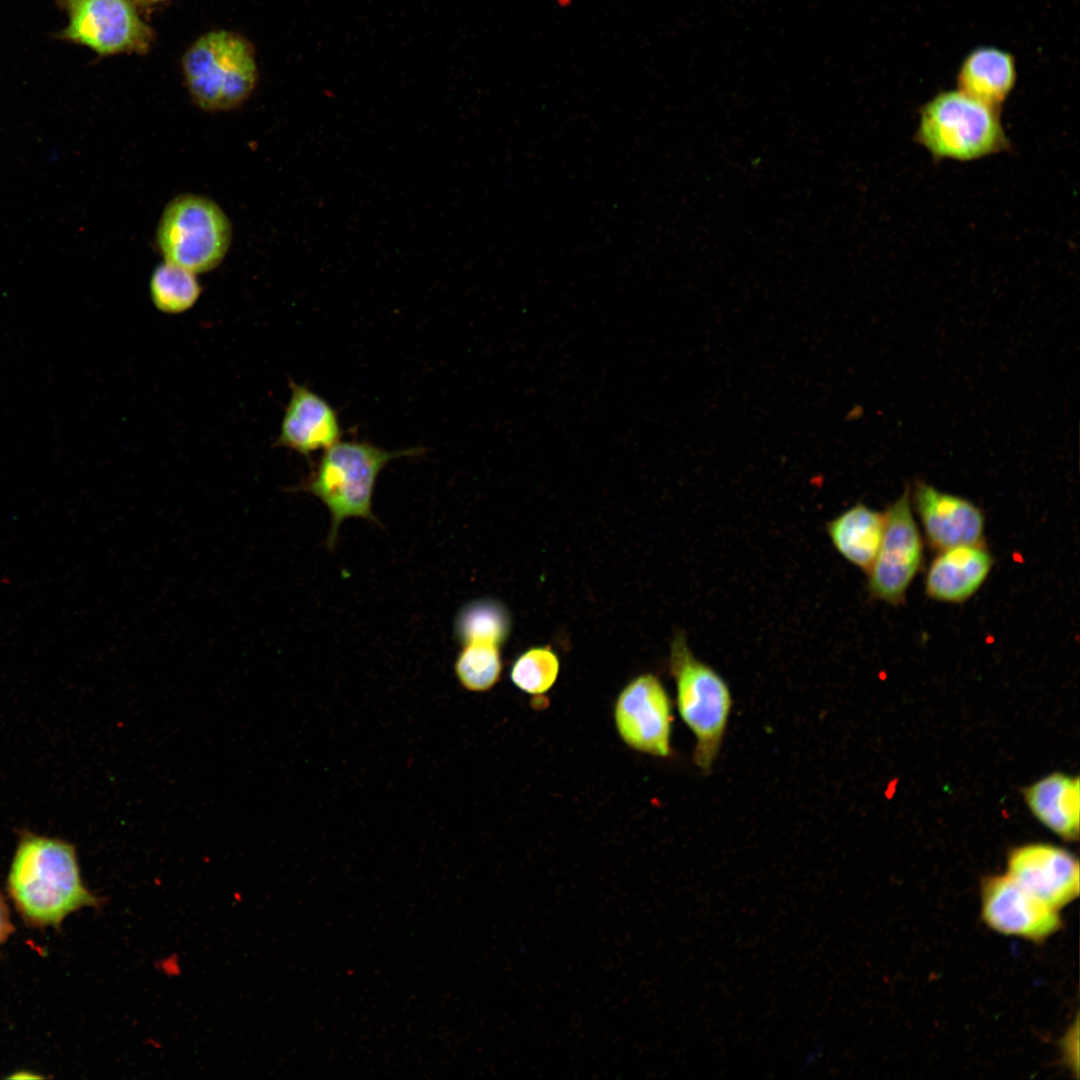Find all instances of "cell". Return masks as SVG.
Listing matches in <instances>:
<instances>
[{
	"instance_id": "obj_2",
	"label": "cell",
	"mask_w": 1080,
	"mask_h": 1080,
	"mask_svg": "<svg viewBox=\"0 0 1080 1080\" xmlns=\"http://www.w3.org/2000/svg\"><path fill=\"white\" fill-rule=\"evenodd\" d=\"M419 449L387 451L368 442L338 441L327 448L298 490L317 497L331 516L327 547L337 541L340 524L350 517L378 523L372 512L377 477L391 460L415 455Z\"/></svg>"
},
{
	"instance_id": "obj_6",
	"label": "cell",
	"mask_w": 1080,
	"mask_h": 1080,
	"mask_svg": "<svg viewBox=\"0 0 1080 1080\" xmlns=\"http://www.w3.org/2000/svg\"><path fill=\"white\" fill-rule=\"evenodd\" d=\"M231 240V222L222 208L212 199L192 193L180 194L166 205L156 231L164 261L194 274L216 268Z\"/></svg>"
},
{
	"instance_id": "obj_3",
	"label": "cell",
	"mask_w": 1080,
	"mask_h": 1080,
	"mask_svg": "<svg viewBox=\"0 0 1080 1080\" xmlns=\"http://www.w3.org/2000/svg\"><path fill=\"white\" fill-rule=\"evenodd\" d=\"M914 139L936 161H973L1010 149L1000 108L959 89L942 91L920 108Z\"/></svg>"
},
{
	"instance_id": "obj_5",
	"label": "cell",
	"mask_w": 1080,
	"mask_h": 1080,
	"mask_svg": "<svg viewBox=\"0 0 1080 1080\" xmlns=\"http://www.w3.org/2000/svg\"><path fill=\"white\" fill-rule=\"evenodd\" d=\"M185 85L193 102L207 111H227L253 92L258 70L252 43L229 30L198 38L182 60Z\"/></svg>"
},
{
	"instance_id": "obj_21",
	"label": "cell",
	"mask_w": 1080,
	"mask_h": 1080,
	"mask_svg": "<svg viewBox=\"0 0 1080 1080\" xmlns=\"http://www.w3.org/2000/svg\"><path fill=\"white\" fill-rule=\"evenodd\" d=\"M559 668V658L551 647H532L515 660L510 677L523 692L542 695L556 682Z\"/></svg>"
},
{
	"instance_id": "obj_15",
	"label": "cell",
	"mask_w": 1080,
	"mask_h": 1080,
	"mask_svg": "<svg viewBox=\"0 0 1080 1080\" xmlns=\"http://www.w3.org/2000/svg\"><path fill=\"white\" fill-rule=\"evenodd\" d=\"M1016 79L1013 55L1003 49L983 46L965 57L958 72L957 85L962 92L1000 108L1012 92Z\"/></svg>"
},
{
	"instance_id": "obj_20",
	"label": "cell",
	"mask_w": 1080,
	"mask_h": 1080,
	"mask_svg": "<svg viewBox=\"0 0 1080 1080\" xmlns=\"http://www.w3.org/2000/svg\"><path fill=\"white\" fill-rule=\"evenodd\" d=\"M499 647L488 643L463 645L455 663V672L464 688L484 692L497 683L502 670Z\"/></svg>"
},
{
	"instance_id": "obj_8",
	"label": "cell",
	"mask_w": 1080,
	"mask_h": 1080,
	"mask_svg": "<svg viewBox=\"0 0 1080 1080\" xmlns=\"http://www.w3.org/2000/svg\"><path fill=\"white\" fill-rule=\"evenodd\" d=\"M923 555V539L912 512L910 492L905 489L885 511L882 541L867 572L871 597L894 606L902 604Z\"/></svg>"
},
{
	"instance_id": "obj_14",
	"label": "cell",
	"mask_w": 1080,
	"mask_h": 1080,
	"mask_svg": "<svg viewBox=\"0 0 1080 1080\" xmlns=\"http://www.w3.org/2000/svg\"><path fill=\"white\" fill-rule=\"evenodd\" d=\"M993 563L983 543L938 551L925 577V592L935 601L965 602L983 585Z\"/></svg>"
},
{
	"instance_id": "obj_19",
	"label": "cell",
	"mask_w": 1080,
	"mask_h": 1080,
	"mask_svg": "<svg viewBox=\"0 0 1080 1080\" xmlns=\"http://www.w3.org/2000/svg\"><path fill=\"white\" fill-rule=\"evenodd\" d=\"M510 631L507 611L498 602L478 600L465 606L455 621V634L463 645L488 643L500 646Z\"/></svg>"
},
{
	"instance_id": "obj_7",
	"label": "cell",
	"mask_w": 1080,
	"mask_h": 1080,
	"mask_svg": "<svg viewBox=\"0 0 1080 1080\" xmlns=\"http://www.w3.org/2000/svg\"><path fill=\"white\" fill-rule=\"evenodd\" d=\"M68 25L58 37L84 45L99 55L145 54L154 32L132 0H59Z\"/></svg>"
},
{
	"instance_id": "obj_13",
	"label": "cell",
	"mask_w": 1080,
	"mask_h": 1080,
	"mask_svg": "<svg viewBox=\"0 0 1080 1080\" xmlns=\"http://www.w3.org/2000/svg\"><path fill=\"white\" fill-rule=\"evenodd\" d=\"M290 388L277 445L309 456L337 443L342 430L336 410L305 385L290 381Z\"/></svg>"
},
{
	"instance_id": "obj_12",
	"label": "cell",
	"mask_w": 1080,
	"mask_h": 1080,
	"mask_svg": "<svg viewBox=\"0 0 1080 1080\" xmlns=\"http://www.w3.org/2000/svg\"><path fill=\"white\" fill-rule=\"evenodd\" d=\"M913 503L932 549L983 543L985 517L972 501L917 481Z\"/></svg>"
},
{
	"instance_id": "obj_16",
	"label": "cell",
	"mask_w": 1080,
	"mask_h": 1080,
	"mask_svg": "<svg viewBox=\"0 0 1080 1080\" xmlns=\"http://www.w3.org/2000/svg\"><path fill=\"white\" fill-rule=\"evenodd\" d=\"M1024 798L1032 814L1049 830L1068 841L1078 839V777L1050 774L1026 788Z\"/></svg>"
},
{
	"instance_id": "obj_9",
	"label": "cell",
	"mask_w": 1080,
	"mask_h": 1080,
	"mask_svg": "<svg viewBox=\"0 0 1080 1080\" xmlns=\"http://www.w3.org/2000/svg\"><path fill=\"white\" fill-rule=\"evenodd\" d=\"M614 718L630 748L657 757L671 755V700L657 676L646 673L630 681L617 698Z\"/></svg>"
},
{
	"instance_id": "obj_22",
	"label": "cell",
	"mask_w": 1080,
	"mask_h": 1080,
	"mask_svg": "<svg viewBox=\"0 0 1080 1080\" xmlns=\"http://www.w3.org/2000/svg\"><path fill=\"white\" fill-rule=\"evenodd\" d=\"M15 932V927L11 919L9 906L0 892V946L3 945L9 937Z\"/></svg>"
},
{
	"instance_id": "obj_17",
	"label": "cell",
	"mask_w": 1080,
	"mask_h": 1080,
	"mask_svg": "<svg viewBox=\"0 0 1080 1080\" xmlns=\"http://www.w3.org/2000/svg\"><path fill=\"white\" fill-rule=\"evenodd\" d=\"M884 528L885 513L856 503L830 520L826 532L835 550L867 573L877 555Z\"/></svg>"
},
{
	"instance_id": "obj_18",
	"label": "cell",
	"mask_w": 1080,
	"mask_h": 1080,
	"mask_svg": "<svg viewBox=\"0 0 1080 1080\" xmlns=\"http://www.w3.org/2000/svg\"><path fill=\"white\" fill-rule=\"evenodd\" d=\"M149 290L152 303L160 312L180 314L194 306L202 289L196 274L164 261L154 269Z\"/></svg>"
},
{
	"instance_id": "obj_11",
	"label": "cell",
	"mask_w": 1080,
	"mask_h": 1080,
	"mask_svg": "<svg viewBox=\"0 0 1080 1080\" xmlns=\"http://www.w3.org/2000/svg\"><path fill=\"white\" fill-rule=\"evenodd\" d=\"M1030 894L1060 911L1079 896V863L1069 851L1033 843L1013 849L1007 873Z\"/></svg>"
},
{
	"instance_id": "obj_4",
	"label": "cell",
	"mask_w": 1080,
	"mask_h": 1080,
	"mask_svg": "<svg viewBox=\"0 0 1080 1080\" xmlns=\"http://www.w3.org/2000/svg\"><path fill=\"white\" fill-rule=\"evenodd\" d=\"M670 673L676 685L679 714L696 739L694 763L708 774L720 752L732 707L724 678L691 651L686 636L676 632L670 645Z\"/></svg>"
},
{
	"instance_id": "obj_1",
	"label": "cell",
	"mask_w": 1080,
	"mask_h": 1080,
	"mask_svg": "<svg viewBox=\"0 0 1080 1080\" xmlns=\"http://www.w3.org/2000/svg\"><path fill=\"white\" fill-rule=\"evenodd\" d=\"M6 891L23 923L33 929H60L70 914L103 905L83 882L75 847L31 832L19 839Z\"/></svg>"
},
{
	"instance_id": "obj_23",
	"label": "cell",
	"mask_w": 1080,
	"mask_h": 1080,
	"mask_svg": "<svg viewBox=\"0 0 1080 1080\" xmlns=\"http://www.w3.org/2000/svg\"><path fill=\"white\" fill-rule=\"evenodd\" d=\"M136 1L141 2V3L152 4V3L162 2V1H165V0H136Z\"/></svg>"
},
{
	"instance_id": "obj_10",
	"label": "cell",
	"mask_w": 1080,
	"mask_h": 1080,
	"mask_svg": "<svg viewBox=\"0 0 1080 1080\" xmlns=\"http://www.w3.org/2000/svg\"><path fill=\"white\" fill-rule=\"evenodd\" d=\"M981 918L992 930L1035 943L1062 928L1059 910L1036 898L1007 874L985 878L981 886Z\"/></svg>"
}]
</instances>
